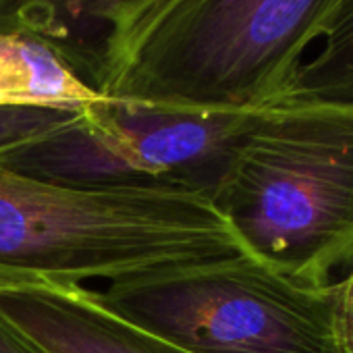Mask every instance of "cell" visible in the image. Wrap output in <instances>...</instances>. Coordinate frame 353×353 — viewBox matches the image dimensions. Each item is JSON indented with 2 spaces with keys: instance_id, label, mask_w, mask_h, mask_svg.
<instances>
[{
  "instance_id": "1",
  "label": "cell",
  "mask_w": 353,
  "mask_h": 353,
  "mask_svg": "<svg viewBox=\"0 0 353 353\" xmlns=\"http://www.w3.org/2000/svg\"><path fill=\"white\" fill-rule=\"evenodd\" d=\"M210 200L245 254L330 285L353 264V104L283 96L258 108Z\"/></svg>"
},
{
  "instance_id": "2",
  "label": "cell",
  "mask_w": 353,
  "mask_h": 353,
  "mask_svg": "<svg viewBox=\"0 0 353 353\" xmlns=\"http://www.w3.org/2000/svg\"><path fill=\"white\" fill-rule=\"evenodd\" d=\"M243 254L204 194L71 188L0 168V285H81Z\"/></svg>"
},
{
  "instance_id": "3",
  "label": "cell",
  "mask_w": 353,
  "mask_h": 353,
  "mask_svg": "<svg viewBox=\"0 0 353 353\" xmlns=\"http://www.w3.org/2000/svg\"><path fill=\"white\" fill-rule=\"evenodd\" d=\"M339 0H170L135 38L102 98L256 110L283 98Z\"/></svg>"
},
{
  "instance_id": "4",
  "label": "cell",
  "mask_w": 353,
  "mask_h": 353,
  "mask_svg": "<svg viewBox=\"0 0 353 353\" xmlns=\"http://www.w3.org/2000/svg\"><path fill=\"white\" fill-rule=\"evenodd\" d=\"M92 293L192 353H343L336 283H297L245 252L129 274Z\"/></svg>"
},
{
  "instance_id": "5",
  "label": "cell",
  "mask_w": 353,
  "mask_h": 353,
  "mask_svg": "<svg viewBox=\"0 0 353 353\" xmlns=\"http://www.w3.org/2000/svg\"><path fill=\"white\" fill-rule=\"evenodd\" d=\"M256 110L174 108L100 98L0 168L71 188H158L212 196Z\"/></svg>"
},
{
  "instance_id": "6",
  "label": "cell",
  "mask_w": 353,
  "mask_h": 353,
  "mask_svg": "<svg viewBox=\"0 0 353 353\" xmlns=\"http://www.w3.org/2000/svg\"><path fill=\"white\" fill-rule=\"evenodd\" d=\"M170 0H0V34L48 46L81 81L102 85Z\"/></svg>"
},
{
  "instance_id": "7",
  "label": "cell",
  "mask_w": 353,
  "mask_h": 353,
  "mask_svg": "<svg viewBox=\"0 0 353 353\" xmlns=\"http://www.w3.org/2000/svg\"><path fill=\"white\" fill-rule=\"evenodd\" d=\"M0 312L50 353H192L108 312L83 285H0Z\"/></svg>"
},
{
  "instance_id": "8",
  "label": "cell",
  "mask_w": 353,
  "mask_h": 353,
  "mask_svg": "<svg viewBox=\"0 0 353 353\" xmlns=\"http://www.w3.org/2000/svg\"><path fill=\"white\" fill-rule=\"evenodd\" d=\"M100 98L42 42L0 34V104L81 108Z\"/></svg>"
},
{
  "instance_id": "9",
  "label": "cell",
  "mask_w": 353,
  "mask_h": 353,
  "mask_svg": "<svg viewBox=\"0 0 353 353\" xmlns=\"http://www.w3.org/2000/svg\"><path fill=\"white\" fill-rule=\"evenodd\" d=\"M322 40V50L299 67L285 96L353 104V0H339Z\"/></svg>"
},
{
  "instance_id": "10",
  "label": "cell",
  "mask_w": 353,
  "mask_h": 353,
  "mask_svg": "<svg viewBox=\"0 0 353 353\" xmlns=\"http://www.w3.org/2000/svg\"><path fill=\"white\" fill-rule=\"evenodd\" d=\"M83 108V106H81ZM81 108L38 106V104H0V154L61 129L77 117Z\"/></svg>"
},
{
  "instance_id": "11",
  "label": "cell",
  "mask_w": 353,
  "mask_h": 353,
  "mask_svg": "<svg viewBox=\"0 0 353 353\" xmlns=\"http://www.w3.org/2000/svg\"><path fill=\"white\" fill-rule=\"evenodd\" d=\"M336 330L343 353H353V268L336 283Z\"/></svg>"
},
{
  "instance_id": "12",
  "label": "cell",
  "mask_w": 353,
  "mask_h": 353,
  "mask_svg": "<svg viewBox=\"0 0 353 353\" xmlns=\"http://www.w3.org/2000/svg\"><path fill=\"white\" fill-rule=\"evenodd\" d=\"M0 353H50L0 312Z\"/></svg>"
}]
</instances>
